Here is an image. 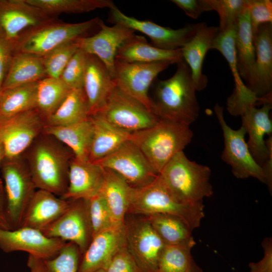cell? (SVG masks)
Listing matches in <instances>:
<instances>
[{"label":"cell","mask_w":272,"mask_h":272,"mask_svg":"<svg viewBox=\"0 0 272 272\" xmlns=\"http://www.w3.org/2000/svg\"><path fill=\"white\" fill-rule=\"evenodd\" d=\"M71 90L60 78L47 77L38 82L36 109L45 120L55 111Z\"/></svg>","instance_id":"obj_36"},{"label":"cell","mask_w":272,"mask_h":272,"mask_svg":"<svg viewBox=\"0 0 272 272\" xmlns=\"http://www.w3.org/2000/svg\"><path fill=\"white\" fill-rule=\"evenodd\" d=\"M45 119L37 109L19 113L0 124L4 159L20 158L43 132Z\"/></svg>","instance_id":"obj_13"},{"label":"cell","mask_w":272,"mask_h":272,"mask_svg":"<svg viewBox=\"0 0 272 272\" xmlns=\"http://www.w3.org/2000/svg\"><path fill=\"white\" fill-rule=\"evenodd\" d=\"M185 272H203L200 268L194 261L193 258L191 260L187 269Z\"/></svg>","instance_id":"obj_51"},{"label":"cell","mask_w":272,"mask_h":272,"mask_svg":"<svg viewBox=\"0 0 272 272\" xmlns=\"http://www.w3.org/2000/svg\"><path fill=\"white\" fill-rule=\"evenodd\" d=\"M219 31V27L208 26L206 23H202L191 39L181 48L183 60L191 71L197 91L203 90L207 86L208 79L202 73V64Z\"/></svg>","instance_id":"obj_25"},{"label":"cell","mask_w":272,"mask_h":272,"mask_svg":"<svg viewBox=\"0 0 272 272\" xmlns=\"http://www.w3.org/2000/svg\"><path fill=\"white\" fill-rule=\"evenodd\" d=\"M236 28L237 24L220 30L213 42L211 49L218 50L229 64L235 83V88L230 97L240 101H253L257 96L243 83L237 68L235 47Z\"/></svg>","instance_id":"obj_30"},{"label":"cell","mask_w":272,"mask_h":272,"mask_svg":"<svg viewBox=\"0 0 272 272\" xmlns=\"http://www.w3.org/2000/svg\"><path fill=\"white\" fill-rule=\"evenodd\" d=\"M2 171L5 185L8 219L13 229L20 227L23 218L36 188L28 167L20 157L4 159Z\"/></svg>","instance_id":"obj_7"},{"label":"cell","mask_w":272,"mask_h":272,"mask_svg":"<svg viewBox=\"0 0 272 272\" xmlns=\"http://www.w3.org/2000/svg\"><path fill=\"white\" fill-rule=\"evenodd\" d=\"M203 202L184 203L177 201L167 191L158 177L149 185L133 191L128 214L147 216L168 214L183 219L193 231L203 218Z\"/></svg>","instance_id":"obj_5"},{"label":"cell","mask_w":272,"mask_h":272,"mask_svg":"<svg viewBox=\"0 0 272 272\" xmlns=\"http://www.w3.org/2000/svg\"><path fill=\"white\" fill-rule=\"evenodd\" d=\"M47 77L41 56L15 52L1 88L4 90L36 82Z\"/></svg>","instance_id":"obj_31"},{"label":"cell","mask_w":272,"mask_h":272,"mask_svg":"<svg viewBox=\"0 0 272 272\" xmlns=\"http://www.w3.org/2000/svg\"><path fill=\"white\" fill-rule=\"evenodd\" d=\"M115 59L141 63L169 61L173 63L183 60L181 48L172 50L160 49L149 44L144 36L135 34L119 48Z\"/></svg>","instance_id":"obj_28"},{"label":"cell","mask_w":272,"mask_h":272,"mask_svg":"<svg viewBox=\"0 0 272 272\" xmlns=\"http://www.w3.org/2000/svg\"><path fill=\"white\" fill-rule=\"evenodd\" d=\"M253 36L255 63L246 86L257 97L271 100L272 23L260 25Z\"/></svg>","instance_id":"obj_20"},{"label":"cell","mask_w":272,"mask_h":272,"mask_svg":"<svg viewBox=\"0 0 272 272\" xmlns=\"http://www.w3.org/2000/svg\"><path fill=\"white\" fill-rule=\"evenodd\" d=\"M104 181V169L100 165L73 157L69 165L67 189L60 197L69 200L90 199L101 192Z\"/></svg>","instance_id":"obj_21"},{"label":"cell","mask_w":272,"mask_h":272,"mask_svg":"<svg viewBox=\"0 0 272 272\" xmlns=\"http://www.w3.org/2000/svg\"><path fill=\"white\" fill-rule=\"evenodd\" d=\"M76 40L62 43L42 56L48 77L60 78L68 62L79 49Z\"/></svg>","instance_id":"obj_39"},{"label":"cell","mask_w":272,"mask_h":272,"mask_svg":"<svg viewBox=\"0 0 272 272\" xmlns=\"http://www.w3.org/2000/svg\"><path fill=\"white\" fill-rule=\"evenodd\" d=\"M255 105L244 106L239 115L242 126L248 134V149L255 161L262 167L272 158V122L269 117L272 105L271 102L263 103L260 108Z\"/></svg>","instance_id":"obj_16"},{"label":"cell","mask_w":272,"mask_h":272,"mask_svg":"<svg viewBox=\"0 0 272 272\" xmlns=\"http://www.w3.org/2000/svg\"><path fill=\"white\" fill-rule=\"evenodd\" d=\"M176 64L174 75L156 85L153 113L160 119L190 125L199 115L197 91L187 63L183 60Z\"/></svg>","instance_id":"obj_1"},{"label":"cell","mask_w":272,"mask_h":272,"mask_svg":"<svg viewBox=\"0 0 272 272\" xmlns=\"http://www.w3.org/2000/svg\"><path fill=\"white\" fill-rule=\"evenodd\" d=\"M264 251L263 258L256 262H250L248 272H272V239L265 237L261 242Z\"/></svg>","instance_id":"obj_48"},{"label":"cell","mask_w":272,"mask_h":272,"mask_svg":"<svg viewBox=\"0 0 272 272\" xmlns=\"http://www.w3.org/2000/svg\"><path fill=\"white\" fill-rule=\"evenodd\" d=\"M124 226L114 227L92 237L80 259L78 272L105 269L114 255L125 246Z\"/></svg>","instance_id":"obj_22"},{"label":"cell","mask_w":272,"mask_h":272,"mask_svg":"<svg viewBox=\"0 0 272 272\" xmlns=\"http://www.w3.org/2000/svg\"><path fill=\"white\" fill-rule=\"evenodd\" d=\"M173 3L183 11L188 17L197 19L201 14L212 11L207 0H171Z\"/></svg>","instance_id":"obj_46"},{"label":"cell","mask_w":272,"mask_h":272,"mask_svg":"<svg viewBox=\"0 0 272 272\" xmlns=\"http://www.w3.org/2000/svg\"><path fill=\"white\" fill-rule=\"evenodd\" d=\"M235 47L239 75L241 78L247 82L253 70L255 52L253 33L246 6L237 21Z\"/></svg>","instance_id":"obj_33"},{"label":"cell","mask_w":272,"mask_h":272,"mask_svg":"<svg viewBox=\"0 0 272 272\" xmlns=\"http://www.w3.org/2000/svg\"><path fill=\"white\" fill-rule=\"evenodd\" d=\"M50 17L57 18L61 13L81 14L98 9H112L111 0H27Z\"/></svg>","instance_id":"obj_37"},{"label":"cell","mask_w":272,"mask_h":272,"mask_svg":"<svg viewBox=\"0 0 272 272\" xmlns=\"http://www.w3.org/2000/svg\"><path fill=\"white\" fill-rule=\"evenodd\" d=\"M253 35L262 24L272 23L271 0H246Z\"/></svg>","instance_id":"obj_44"},{"label":"cell","mask_w":272,"mask_h":272,"mask_svg":"<svg viewBox=\"0 0 272 272\" xmlns=\"http://www.w3.org/2000/svg\"><path fill=\"white\" fill-rule=\"evenodd\" d=\"M212 10L220 18V30L237 24L238 19L246 8V0H207Z\"/></svg>","instance_id":"obj_41"},{"label":"cell","mask_w":272,"mask_h":272,"mask_svg":"<svg viewBox=\"0 0 272 272\" xmlns=\"http://www.w3.org/2000/svg\"><path fill=\"white\" fill-rule=\"evenodd\" d=\"M15 53L14 45L0 35V89Z\"/></svg>","instance_id":"obj_47"},{"label":"cell","mask_w":272,"mask_h":272,"mask_svg":"<svg viewBox=\"0 0 272 272\" xmlns=\"http://www.w3.org/2000/svg\"><path fill=\"white\" fill-rule=\"evenodd\" d=\"M165 245L183 244L195 241L193 231L181 217L168 214H155L146 216Z\"/></svg>","instance_id":"obj_35"},{"label":"cell","mask_w":272,"mask_h":272,"mask_svg":"<svg viewBox=\"0 0 272 272\" xmlns=\"http://www.w3.org/2000/svg\"><path fill=\"white\" fill-rule=\"evenodd\" d=\"M27 264L30 272H45L43 260L42 259L29 254Z\"/></svg>","instance_id":"obj_50"},{"label":"cell","mask_w":272,"mask_h":272,"mask_svg":"<svg viewBox=\"0 0 272 272\" xmlns=\"http://www.w3.org/2000/svg\"><path fill=\"white\" fill-rule=\"evenodd\" d=\"M195 241L183 244L165 245L159 257L158 272H185L191 260Z\"/></svg>","instance_id":"obj_38"},{"label":"cell","mask_w":272,"mask_h":272,"mask_svg":"<svg viewBox=\"0 0 272 272\" xmlns=\"http://www.w3.org/2000/svg\"><path fill=\"white\" fill-rule=\"evenodd\" d=\"M99 18L77 23L53 19L29 28L19 36L15 45V52H25L43 56L66 42L75 40L93 28L99 27Z\"/></svg>","instance_id":"obj_6"},{"label":"cell","mask_w":272,"mask_h":272,"mask_svg":"<svg viewBox=\"0 0 272 272\" xmlns=\"http://www.w3.org/2000/svg\"><path fill=\"white\" fill-rule=\"evenodd\" d=\"M89 118L93 128L89 161L101 160L130 140L131 133L113 126L98 115H91Z\"/></svg>","instance_id":"obj_29"},{"label":"cell","mask_w":272,"mask_h":272,"mask_svg":"<svg viewBox=\"0 0 272 272\" xmlns=\"http://www.w3.org/2000/svg\"><path fill=\"white\" fill-rule=\"evenodd\" d=\"M0 229L13 230L6 212V203L4 190L0 191Z\"/></svg>","instance_id":"obj_49"},{"label":"cell","mask_w":272,"mask_h":272,"mask_svg":"<svg viewBox=\"0 0 272 272\" xmlns=\"http://www.w3.org/2000/svg\"><path fill=\"white\" fill-rule=\"evenodd\" d=\"M116 86L105 64L96 56L87 53L83 89L89 104L90 116L104 106Z\"/></svg>","instance_id":"obj_23"},{"label":"cell","mask_w":272,"mask_h":272,"mask_svg":"<svg viewBox=\"0 0 272 272\" xmlns=\"http://www.w3.org/2000/svg\"><path fill=\"white\" fill-rule=\"evenodd\" d=\"M89 107L83 88L72 89L55 111L45 120V125L65 126L89 119Z\"/></svg>","instance_id":"obj_34"},{"label":"cell","mask_w":272,"mask_h":272,"mask_svg":"<svg viewBox=\"0 0 272 272\" xmlns=\"http://www.w3.org/2000/svg\"><path fill=\"white\" fill-rule=\"evenodd\" d=\"M5 158V152H4V149L3 148V146L2 144V143L0 142V165L2 164L3 160ZM4 190L3 184H2V181L1 179L0 178V191Z\"/></svg>","instance_id":"obj_52"},{"label":"cell","mask_w":272,"mask_h":272,"mask_svg":"<svg viewBox=\"0 0 272 272\" xmlns=\"http://www.w3.org/2000/svg\"><path fill=\"white\" fill-rule=\"evenodd\" d=\"M41 232L49 238L74 243L83 254L92 239L89 200H71L66 210Z\"/></svg>","instance_id":"obj_14"},{"label":"cell","mask_w":272,"mask_h":272,"mask_svg":"<svg viewBox=\"0 0 272 272\" xmlns=\"http://www.w3.org/2000/svg\"><path fill=\"white\" fill-rule=\"evenodd\" d=\"M56 18L49 16L27 0H0V35L14 46L24 30Z\"/></svg>","instance_id":"obj_19"},{"label":"cell","mask_w":272,"mask_h":272,"mask_svg":"<svg viewBox=\"0 0 272 272\" xmlns=\"http://www.w3.org/2000/svg\"><path fill=\"white\" fill-rule=\"evenodd\" d=\"M38 82L2 90L0 124L22 112L36 109Z\"/></svg>","instance_id":"obj_32"},{"label":"cell","mask_w":272,"mask_h":272,"mask_svg":"<svg viewBox=\"0 0 272 272\" xmlns=\"http://www.w3.org/2000/svg\"><path fill=\"white\" fill-rule=\"evenodd\" d=\"M47 135L48 138L33 143L28 167L36 188L61 197L67 189L69 165L74 155Z\"/></svg>","instance_id":"obj_4"},{"label":"cell","mask_w":272,"mask_h":272,"mask_svg":"<svg viewBox=\"0 0 272 272\" xmlns=\"http://www.w3.org/2000/svg\"><path fill=\"white\" fill-rule=\"evenodd\" d=\"M70 203L71 200L59 198L48 191L36 190L26 209L20 227L42 231L56 221Z\"/></svg>","instance_id":"obj_24"},{"label":"cell","mask_w":272,"mask_h":272,"mask_svg":"<svg viewBox=\"0 0 272 272\" xmlns=\"http://www.w3.org/2000/svg\"><path fill=\"white\" fill-rule=\"evenodd\" d=\"M172 64L169 61L141 63L115 59L114 80L123 92L153 113V102L148 95L149 88L158 74Z\"/></svg>","instance_id":"obj_10"},{"label":"cell","mask_w":272,"mask_h":272,"mask_svg":"<svg viewBox=\"0 0 272 272\" xmlns=\"http://www.w3.org/2000/svg\"><path fill=\"white\" fill-rule=\"evenodd\" d=\"M92 272H106V270L104 268H99Z\"/></svg>","instance_id":"obj_53"},{"label":"cell","mask_w":272,"mask_h":272,"mask_svg":"<svg viewBox=\"0 0 272 272\" xmlns=\"http://www.w3.org/2000/svg\"><path fill=\"white\" fill-rule=\"evenodd\" d=\"M109 19L148 36L153 46L165 50L181 48L194 36L202 23L187 24L177 29L159 25L149 20H140L124 14L116 7L110 9Z\"/></svg>","instance_id":"obj_15"},{"label":"cell","mask_w":272,"mask_h":272,"mask_svg":"<svg viewBox=\"0 0 272 272\" xmlns=\"http://www.w3.org/2000/svg\"><path fill=\"white\" fill-rule=\"evenodd\" d=\"M105 269L106 272H141L126 245L114 255Z\"/></svg>","instance_id":"obj_45"},{"label":"cell","mask_w":272,"mask_h":272,"mask_svg":"<svg viewBox=\"0 0 272 272\" xmlns=\"http://www.w3.org/2000/svg\"><path fill=\"white\" fill-rule=\"evenodd\" d=\"M81 254L76 244L66 242L55 256L43 260L45 272H78Z\"/></svg>","instance_id":"obj_40"},{"label":"cell","mask_w":272,"mask_h":272,"mask_svg":"<svg viewBox=\"0 0 272 272\" xmlns=\"http://www.w3.org/2000/svg\"><path fill=\"white\" fill-rule=\"evenodd\" d=\"M214 109L224 139L222 160L231 166L232 173L236 178L244 179L252 177L266 184L263 169L253 158L245 142V128L242 126L237 130L231 128L225 120L224 108L219 104L215 105Z\"/></svg>","instance_id":"obj_8"},{"label":"cell","mask_w":272,"mask_h":272,"mask_svg":"<svg viewBox=\"0 0 272 272\" xmlns=\"http://www.w3.org/2000/svg\"><path fill=\"white\" fill-rule=\"evenodd\" d=\"M97 114L113 126L130 133L156 124L160 119L142 103L117 86Z\"/></svg>","instance_id":"obj_9"},{"label":"cell","mask_w":272,"mask_h":272,"mask_svg":"<svg viewBox=\"0 0 272 272\" xmlns=\"http://www.w3.org/2000/svg\"><path fill=\"white\" fill-rule=\"evenodd\" d=\"M126 247L141 272H158L160 254L165 245L148 219L124 220Z\"/></svg>","instance_id":"obj_12"},{"label":"cell","mask_w":272,"mask_h":272,"mask_svg":"<svg viewBox=\"0 0 272 272\" xmlns=\"http://www.w3.org/2000/svg\"><path fill=\"white\" fill-rule=\"evenodd\" d=\"M99 26V31L96 34L80 37L76 41L79 48L98 57L106 66L114 79L117 51L124 43L134 36L135 31L119 24L108 26L101 20Z\"/></svg>","instance_id":"obj_17"},{"label":"cell","mask_w":272,"mask_h":272,"mask_svg":"<svg viewBox=\"0 0 272 272\" xmlns=\"http://www.w3.org/2000/svg\"><path fill=\"white\" fill-rule=\"evenodd\" d=\"M87 53L79 48L60 75V79L70 89L83 88Z\"/></svg>","instance_id":"obj_43"},{"label":"cell","mask_w":272,"mask_h":272,"mask_svg":"<svg viewBox=\"0 0 272 272\" xmlns=\"http://www.w3.org/2000/svg\"><path fill=\"white\" fill-rule=\"evenodd\" d=\"M88 200L92 237L100 232L116 227L113 224L109 208L101 192Z\"/></svg>","instance_id":"obj_42"},{"label":"cell","mask_w":272,"mask_h":272,"mask_svg":"<svg viewBox=\"0 0 272 272\" xmlns=\"http://www.w3.org/2000/svg\"><path fill=\"white\" fill-rule=\"evenodd\" d=\"M66 242L60 239L49 238L41 231L29 227L0 229V248L5 253L25 251L46 260L55 256Z\"/></svg>","instance_id":"obj_18"},{"label":"cell","mask_w":272,"mask_h":272,"mask_svg":"<svg viewBox=\"0 0 272 272\" xmlns=\"http://www.w3.org/2000/svg\"><path fill=\"white\" fill-rule=\"evenodd\" d=\"M211 174L209 167L190 161L182 151L167 164L158 177L177 201L196 203L213 194Z\"/></svg>","instance_id":"obj_3"},{"label":"cell","mask_w":272,"mask_h":272,"mask_svg":"<svg viewBox=\"0 0 272 272\" xmlns=\"http://www.w3.org/2000/svg\"><path fill=\"white\" fill-rule=\"evenodd\" d=\"M1 89H0V93H1Z\"/></svg>","instance_id":"obj_54"},{"label":"cell","mask_w":272,"mask_h":272,"mask_svg":"<svg viewBox=\"0 0 272 272\" xmlns=\"http://www.w3.org/2000/svg\"><path fill=\"white\" fill-rule=\"evenodd\" d=\"M95 163L116 172L134 189L149 185L158 175L141 151L130 140Z\"/></svg>","instance_id":"obj_11"},{"label":"cell","mask_w":272,"mask_h":272,"mask_svg":"<svg viewBox=\"0 0 272 272\" xmlns=\"http://www.w3.org/2000/svg\"><path fill=\"white\" fill-rule=\"evenodd\" d=\"M43 134L50 135L66 145L74 157L80 161H89L93 128L90 119L65 126L44 125Z\"/></svg>","instance_id":"obj_26"},{"label":"cell","mask_w":272,"mask_h":272,"mask_svg":"<svg viewBox=\"0 0 272 272\" xmlns=\"http://www.w3.org/2000/svg\"><path fill=\"white\" fill-rule=\"evenodd\" d=\"M189 125L161 120L155 125L131 133V140L159 174L167 164L191 141Z\"/></svg>","instance_id":"obj_2"},{"label":"cell","mask_w":272,"mask_h":272,"mask_svg":"<svg viewBox=\"0 0 272 272\" xmlns=\"http://www.w3.org/2000/svg\"><path fill=\"white\" fill-rule=\"evenodd\" d=\"M103 168L104 181L101 192L106 200L114 226H123L133 188L116 172L108 168Z\"/></svg>","instance_id":"obj_27"}]
</instances>
